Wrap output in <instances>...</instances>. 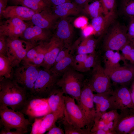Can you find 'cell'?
<instances>
[{
    "label": "cell",
    "instance_id": "1",
    "mask_svg": "<svg viewBox=\"0 0 134 134\" xmlns=\"http://www.w3.org/2000/svg\"><path fill=\"white\" fill-rule=\"evenodd\" d=\"M30 95L12 79H0V105L19 111Z\"/></svg>",
    "mask_w": 134,
    "mask_h": 134
},
{
    "label": "cell",
    "instance_id": "2",
    "mask_svg": "<svg viewBox=\"0 0 134 134\" xmlns=\"http://www.w3.org/2000/svg\"><path fill=\"white\" fill-rule=\"evenodd\" d=\"M83 75L71 67L66 71L58 81L56 85L64 94L78 101L85 81Z\"/></svg>",
    "mask_w": 134,
    "mask_h": 134
},
{
    "label": "cell",
    "instance_id": "3",
    "mask_svg": "<svg viewBox=\"0 0 134 134\" xmlns=\"http://www.w3.org/2000/svg\"><path fill=\"white\" fill-rule=\"evenodd\" d=\"M0 124L3 127L1 131H10L14 129L23 134H26L32 123L22 112L3 105H0Z\"/></svg>",
    "mask_w": 134,
    "mask_h": 134
},
{
    "label": "cell",
    "instance_id": "4",
    "mask_svg": "<svg viewBox=\"0 0 134 134\" xmlns=\"http://www.w3.org/2000/svg\"><path fill=\"white\" fill-rule=\"evenodd\" d=\"M93 92L87 82L85 81L80 98L77 101L87 121L85 129L90 134L94 124L96 113L94 106Z\"/></svg>",
    "mask_w": 134,
    "mask_h": 134
},
{
    "label": "cell",
    "instance_id": "5",
    "mask_svg": "<svg viewBox=\"0 0 134 134\" xmlns=\"http://www.w3.org/2000/svg\"><path fill=\"white\" fill-rule=\"evenodd\" d=\"M22 64L16 68L12 79L25 88L30 95H34V84L40 69L36 66Z\"/></svg>",
    "mask_w": 134,
    "mask_h": 134
},
{
    "label": "cell",
    "instance_id": "6",
    "mask_svg": "<svg viewBox=\"0 0 134 134\" xmlns=\"http://www.w3.org/2000/svg\"><path fill=\"white\" fill-rule=\"evenodd\" d=\"M91 77L87 82L93 92L97 93H107L112 95V89L111 80L97 60L93 67Z\"/></svg>",
    "mask_w": 134,
    "mask_h": 134
},
{
    "label": "cell",
    "instance_id": "7",
    "mask_svg": "<svg viewBox=\"0 0 134 134\" xmlns=\"http://www.w3.org/2000/svg\"><path fill=\"white\" fill-rule=\"evenodd\" d=\"M27 116L32 123L38 117L51 112L47 98L30 95L22 109L19 111Z\"/></svg>",
    "mask_w": 134,
    "mask_h": 134
},
{
    "label": "cell",
    "instance_id": "8",
    "mask_svg": "<svg viewBox=\"0 0 134 134\" xmlns=\"http://www.w3.org/2000/svg\"><path fill=\"white\" fill-rule=\"evenodd\" d=\"M52 73L49 70L40 69L34 84V95L47 98L57 86V83L60 78Z\"/></svg>",
    "mask_w": 134,
    "mask_h": 134
},
{
    "label": "cell",
    "instance_id": "9",
    "mask_svg": "<svg viewBox=\"0 0 134 134\" xmlns=\"http://www.w3.org/2000/svg\"><path fill=\"white\" fill-rule=\"evenodd\" d=\"M6 42V56L13 67H18L28 51L34 46L20 38H7Z\"/></svg>",
    "mask_w": 134,
    "mask_h": 134
},
{
    "label": "cell",
    "instance_id": "10",
    "mask_svg": "<svg viewBox=\"0 0 134 134\" xmlns=\"http://www.w3.org/2000/svg\"><path fill=\"white\" fill-rule=\"evenodd\" d=\"M128 29L119 24L114 25L104 39L103 47L105 50L119 51L130 41L127 35Z\"/></svg>",
    "mask_w": 134,
    "mask_h": 134
},
{
    "label": "cell",
    "instance_id": "11",
    "mask_svg": "<svg viewBox=\"0 0 134 134\" xmlns=\"http://www.w3.org/2000/svg\"><path fill=\"white\" fill-rule=\"evenodd\" d=\"M65 108L63 118L69 123L78 128L84 129L87 123L86 119L74 98L64 95Z\"/></svg>",
    "mask_w": 134,
    "mask_h": 134
},
{
    "label": "cell",
    "instance_id": "12",
    "mask_svg": "<svg viewBox=\"0 0 134 134\" xmlns=\"http://www.w3.org/2000/svg\"><path fill=\"white\" fill-rule=\"evenodd\" d=\"M32 23L20 19L12 18L0 22V35L11 39L19 38L26 29Z\"/></svg>",
    "mask_w": 134,
    "mask_h": 134
},
{
    "label": "cell",
    "instance_id": "13",
    "mask_svg": "<svg viewBox=\"0 0 134 134\" xmlns=\"http://www.w3.org/2000/svg\"><path fill=\"white\" fill-rule=\"evenodd\" d=\"M110 100L111 110L134 108L130 90L126 85H121L113 90Z\"/></svg>",
    "mask_w": 134,
    "mask_h": 134
},
{
    "label": "cell",
    "instance_id": "14",
    "mask_svg": "<svg viewBox=\"0 0 134 134\" xmlns=\"http://www.w3.org/2000/svg\"><path fill=\"white\" fill-rule=\"evenodd\" d=\"M104 70L111 81L115 83L125 85L134 80V65L125 64L123 66Z\"/></svg>",
    "mask_w": 134,
    "mask_h": 134
},
{
    "label": "cell",
    "instance_id": "15",
    "mask_svg": "<svg viewBox=\"0 0 134 134\" xmlns=\"http://www.w3.org/2000/svg\"><path fill=\"white\" fill-rule=\"evenodd\" d=\"M47 51L41 67L49 70L54 65L60 52L65 47L63 41L53 35L46 42Z\"/></svg>",
    "mask_w": 134,
    "mask_h": 134
},
{
    "label": "cell",
    "instance_id": "16",
    "mask_svg": "<svg viewBox=\"0 0 134 134\" xmlns=\"http://www.w3.org/2000/svg\"><path fill=\"white\" fill-rule=\"evenodd\" d=\"M52 36L50 31L34 26L32 23L26 29L19 38L35 46L41 42L48 41Z\"/></svg>",
    "mask_w": 134,
    "mask_h": 134
},
{
    "label": "cell",
    "instance_id": "17",
    "mask_svg": "<svg viewBox=\"0 0 134 134\" xmlns=\"http://www.w3.org/2000/svg\"><path fill=\"white\" fill-rule=\"evenodd\" d=\"M119 117L114 122L116 134H127L134 128V108L120 110Z\"/></svg>",
    "mask_w": 134,
    "mask_h": 134
},
{
    "label": "cell",
    "instance_id": "18",
    "mask_svg": "<svg viewBox=\"0 0 134 134\" xmlns=\"http://www.w3.org/2000/svg\"><path fill=\"white\" fill-rule=\"evenodd\" d=\"M59 18L50 7L35 13L30 21L34 25L50 31L54 29Z\"/></svg>",
    "mask_w": 134,
    "mask_h": 134
},
{
    "label": "cell",
    "instance_id": "19",
    "mask_svg": "<svg viewBox=\"0 0 134 134\" xmlns=\"http://www.w3.org/2000/svg\"><path fill=\"white\" fill-rule=\"evenodd\" d=\"M47 41L39 43L31 48L22 61V64L30 65L38 67H41L47 51Z\"/></svg>",
    "mask_w": 134,
    "mask_h": 134
},
{
    "label": "cell",
    "instance_id": "20",
    "mask_svg": "<svg viewBox=\"0 0 134 134\" xmlns=\"http://www.w3.org/2000/svg\"><path fill=\"white\" fill-rule=\"evenodd\" d=\"M36 13L31 9L26 7L18 5L7 6L2 12L0 18L8 19L17 18L24 21H30Z\"/></svg>",
    "mask_w": 134,
    "mask_h": 134
},
{
    "label": "cell",
    "instance_id": "21",
    "mask_svg": "<svg viewBox=\"0 0 134 134\" xmlns=\"http://www.w3.org/2000/svg\"><path fill=\"white\" fill-rule=\"evenodd\" d=\"M65 18L58 21L54 29H56L54 34L64 42L65 46H71L73 33V27L69 21Z\"/></svg>",
    "mask_w": 134,
    "mask_h": 134
},
{
    "label": "cell",
    "instance_id": "22",
    "mask_svg": "<svg viewBox=\"0 0 134 134\" xmlns=\"http://www.w3.org/2000/svg\"><path fill=\"white\" fill-rule=\"evenodd\" d=\"M64 94L62 89L57 87L47 98L51 112H60L64 114L65 102Z\"/></svg>",
    "mask_w": 134,
    "mask_h": 134
},
{
    "label": "cell",
    "instance_id": "23",
    "mask_svg": "<svg viewBox=\"0 0 134 134\" xmlns=\"http://www.w3.org/2000/svg\"><path fill=\"white\" fill-rule=\"evenodd\" d=\"M53 13L59 18H65L70 15H79L83 8L73 2H68L51 7Z\"/></svg>",
    "mask_w": 134,
    "mask_h": 134
},
{
    "label": "cell",
    "instance_id": "24",
    "mask_svg": "<svg viewBox=\"0 0 134 134\" xmlns=\"http://www.w3.org/2000/svg\"><path fill=\"white\" fill-rule=\"evenodd\" d=\"M105 51L104 56L105 69H112L115 68L120 66V62L121 60H122L125 62V60L119 51L114 52L111 50H107Z\"/></svg>",
    "mask_w": 134,
    "mask_h": 134
},
{
    "label": "cell",
    "instance_id": "25",
    "mask_svg": "<svg viewBox=\"0 0 134 134\" xmlns=\"http://www.w3.org/2000/svg\"><path fill=\"white\" fill-rule=\"evenodd\" d=\"M74 56L70 53L64 58L55 63L49 69L51 72L58 77L61 76L68 69L72 67Z\"/></svg>",
    "mask_w": 134,
    "mask_h": 134
},
{
    "label": "cell",
    "instance_id": "26",
    "mask_svg": "<svg viewBox=\"0 0 134 134\" xmlns=\"http://www.w3.org/2000/svg\"><path fill=\"white\" fill-rule=\"evenodd\" d=\"M114 19L109 16L102 15L93 18L91 25L94 32L98 35H100L104 33Z\"/></svg>",
    "mask_w": 134,
    "mask_h": 134
},
{
    "label": "cell",
    "instance_id": "27",
    "mask_svg": "<svg viewBox=\"0 0 134 134\" xmlns=\"http://www.w3.org/2000/svg\"><path fill=\"white\" fill-rule=\"evenodd\" d=\"M111 95L107 93L94 94L93 100L96 105V113L103 112L110 109Z\"/></svg>",
    "mask_w": 134,
    "mask_h": 134
},
{
    "label": "cell",
    "instance_id": "28",
    "mask_svg": "<svg viewBox=\"0 0 134 134\" xmlns=\"http://www.w3.org/2000/svg\"><path fill=\"white\" fill-rule=\"evenodd\" d=\"M20 5L31 9L36 13L51 7L48 0H24Z\"/></svg>",
    "mask_w": 134,
    "mask_h": 134
},
{
    "label": "cell",
    "instance_id": "29",
    "mask_svg": "<svg viewBox=\"0 0 134 134\" xmlns=\"http://www.w3.org/2000/svg\"><path fill=\"white\" fill-rule=\"evenodd\" d=\"M97 40L94 38L87 37L85 38L77 47V54H90L95 52Z\"/></svg>",
    "mask_w": 134,
    "mask_h": 134
},
{
    "label": "cell",
    "instance_id": "30",
    "mask_svg": "<svg viewBox=\"0 0 134 134\" xmlns=\"http://www.w3.org/2000/svg\"><path fill=\"white\" fill-rule=\"evenodd\" d=\"M13 67L6 55H0V79H12Z\"/></svg>",
    "mask_w": 134,
    "mask_h": 134
},
{
    "label": "cell",
    "instance_id": "31",
    "mask_svg": "<svg viewBox=\"0 0 134 134\" xmlns=\"http://www.w3.org/2000/svg\"><path fill=\"white\" fill-rule=\"evenodd\" d=\"M64 114L60 112H51L44 116L41 123L42 128L48 131L60 118H63Z\"/></svg>",
    "mask_w": 134,
    "mask_h": 134
},
{
    "label": "cell",
    "instance_id": "32",
    "mask_svg": "<svg viewBox=\"0 0 134 134\" xmlns=\"http://www.w3.org/2000/svg\"><path fill=\"white\" fill-rule=\"evenodd\" d=\"M83 9L93 18L104 14L103 8L100 0L86 4L83 7Z\"/></svg>",
    "mask_w": 134,
    "mask_h": 134
},
{
    "label": "cell",
    "instance_id": "33",
    "mask_svg": "<svg viewBox=\"0 0 134 134\" xmlns=\"http://www.w3.org/2000/svg\"><path fill=\"white\" fill-rule=\"evenodd\" d=\"M97 61V57L95 52L89 54L84 61L73 67L79 72L87 71L93 67Z\"/></svg>",
    "mask_w": 134,
    "mask_h": 134
},
{
    "label": "cell",
    "instance_id": "34",
    "mask_svg": "<svg viewBox=\"0 0 134 134\" xmlns=\"http://www.w3.org/2000/svg\"><path fill=\"white\" fill-rule=\"evenodd\" d=\"M62 121L65 134H90L85 128L77 127L68 122L63 118Z\"/></svg>",
    "mask_w": 134,
    "mask_h": 134
},
{
    "label": "cell",
    "instance_id": "35",
    "mask_svg": "<svg viewBox=\"0 0 134 134\" xmlns=\"http://www.w3.org/2000/svg\"><path fill=\"white\" fill-rule=\"evenodd\" d=\"M105 15L114 18L116 8V0H100Z\"/></svg>",
    "mask_w": 134,
    "mask_h": 134
},
{
    "label": "cell",
    "instance_id": "36",
    "mask_svg": "<svg viewBox=\"0 0 134 134\" xmlns=\"http://www.w3.org/2000/svg\"><path fill=\"white\" fill-rule=\"evenodd\" d=\"M117 110L116 109H112L107 112L96 113V115L106 123L111 121L115 122L118 119L119 114Z\"/></svg>",
    "mask_w": 134,
    "mask_h": 134
},
{
    "label": "cell",
    "instance_id": "37",
    "mask_svg": "<svg viewBox=\"0 0 134 134\" xmlns=\"http://www.w3.org/2000/svg\"><path fill=\"white\" fill-rule=\"evenodd\" d=\"M123 7L127 15L131 17L134 16V0H124Z\"/></svg>",
    "mask_w": 134,
    "mask_h": 134
},
{
    "label": "cell",
    "instance_id": "38",
    "mask_svg": "<svg viewBox=\"0 0 134 134\" xmlns=\"http://www.w3.org/2000/svg\"><path fill=\"white\" fill-rule=\"evenodd\" d=\"M42 118H36L32 125V128L30 134H42L47 131L42 128L41 123Z\"/></svg>",
    "mask_w": 134,
    "mask_h": 134
},
{
    "label": "cell",
    "instance_id": "39",
    "mask_svg": "<svg viewBox=\"0 0 134 134\" xmlns=\"http://www.w3.org/2000/svg\"><path fill=\"white\" fill-rule=\"evenodd\" d=\"M133 47L134 46L133 44L130 41L121 49L122 56L125 60H129L131 50Z\"/></svg>",
    "mask_w": 134,
    "mask_h": 134
},
{
    "label": "cell",
    "instance_id": "40",
    "mask_svg": "<svg viewBox=\"0 0 134 134\" xmlns=\"http://www.w3.org/2000/svg\"><path fill=\"white\" fill-rule=\"evenodd\" d=\"M72 49V47L71 46L68 47H65L59 53L55 64L62 60L71 53V51Z\"/></svg>",
    "mask_w": 134,
    "mask_h": 134
},
{
    "label": "cell",
    "instance_id": "41",
    "mask_svg": "<svg viewBox=\"0 0 134 134\" xmlns=\"http://www.w3.org/2000/svg\"><path fill=\"white\" fill-rule=\"evenodd\" d=\"M6 37L0 35V55H6Z\"/></svg>",
    "mask_w": 134,
    "mask_h": 134
},
{
    "label": "cell",
    "instance_id": "42",
    "mask_svg": "<svg viewBox=\"0 0 134 134\" xmlns=\"http://www.w3.org/2000/svg\"><path fill=\"white\" fill-rule=\"evenodd\" d=\"M88 55V54H77L74 56L72 67L83 62L86 59Z\"/></svg>",
    "mask_w": 134,
    "mask_h": 134
},
{
    "label": "cell",
    "instance_id": "43",
    "mask_svg": "<svg viewBox=\"0 0 134 134\" xmlns=\"http://www.w3.org/2000/svg\"><path fill=\"white\" fill-rule=\"evenodd\" d=\"M127 35L130 41L134 46V22H131L128 29Z\"/></svg>",
    "mask_w": 134,
    "mask_h": 134
},
{
    "label": "cell",
    "instance_id": "44",
    "mask_svg": "<svg viewBox=\"0 0 134 134\" xmlns=\"http://www.w3.org/2000/svg\"><path fill=\"white\" fill-rule=\"evenodd\" d=\"M87 22L86 18L84 17H80L75 20L74 24L76 27L80 28L84 26L87 24Z\"/></svg>",
    "mask_w": 134,
    "mask_h": 134
},
{
    "label": "cell",
    "instance_id": "45",
    "mask_svg": "<svg viewBox=\"0 0 134 134\" xmlns=\"http://www.w3.org/2000/svg\"><path fill=\"white\" fill-rule=\"evenodd\" d=\"M65 133L62 129L54 125L46 134H64Z\"/></svg>",
    "mask_w": 134,
    "mask_h": 134
},
{
    "label": "cell",
    "instance_id": "46",
    "mask_svg": "<svg viewBox=\"0 0 134 134\" xmlns=\"http://www.w3.org/2000/svg\"><path fill=\"white\" fill-rule=\"evenodd\" d=\"M51 7L56 6L62 4L71 2L72 0H48Z\"/></svg>",
    "mask_w": 134,
    "mask_h": 134
},
{
    "label": "cell",
    "instance_id": "47",
    "mask_svg": "<svg viewBox=\"0 0 134 134\" xmlns=\"http://www.w3.org/2000/svg\"><path fill=\"white\" fill-rule=\"evenodd\" d=\"M92 0H73L74 2L77 5L82 7H83Z\"/></svg>",
    "mask_w": 134,
    "mask_h": 134
},
{
    "label": "cell",
    "instance_id": "48",
    "mask_svg": "<svg viewBox=\"0 0 134 134\" xmlns=\"http://www.w3.org/2000/svg\"><path fill=\"white\" fill-rule=\"evenodd\" d=\"M8 0H0V17L3 11L7 7Z\"/></svg>",
    "mask_w": 134,
    "mask_h": 134
},
{
    "label": "cell",
    "instance_id": "49",
    "mask_svg": "<svg viewBox=\"0 0 134 134\" xmlns=\"http://www.w3.org/2000/svg\"><path fill=\"white\" fill-rule=\"evenodd\" d=\"M93 31H94L91 25V26L87 27L84 30V34L86 36H88L91 34Z\"/></svg>",
    "mask_w": 134,
    "mask_h": 134
},
{
    "label": "cell",
    "instance_id": "50",
    "mask_svg": "<svg viewBox=\"0 0 134 134\" xmlns=\"http://www.w3.org/2000/svg\"><path fill=\"white\" fill-rule=\"evenodd\" d=\"M130 90L132 102L134 108V80L132 82L131 89Z\"/></svg>",
    "mask_w": 134,
    "mask_h": 134
},
{
    "label": "cell",
    "instance_id": "51",
    "mask_svg": "<svg viewBox=\"0 0 134 134\" xmlns=\"http://www.w3.org/2000/svg\"><path fill=\"white\" fill-rule=\"evenodd\" d=\"M128 60L131 64L134 65V47L131 50Z\"/></svg>",
    "mask_w": 134,
    "mask_h": 134
},
{
    "label": "cell",
    "instance_id": "52",
    "mask_svg": "<svg viewBox=\"0 0 134 134\" xmlns=\"http://www.w3.org/2000/svg\"><path fill=\"white\" fill-rule=\"evenodd\" d=\"M0 134H23L22 133L16 130L14 131H0Z\"/></svg>",
    "mask_w": 134,
    "mask_h": 134
},
{
    "label": "cell",
    "instance_id": "53",
    "mask_svg": "<svg viewBox=\"0 0 134 134\" xmlns=\"http://www.w3.org/2000/svg\"><path fill=\"white\" fill-rule=\"evenodd\" d=\"M91 134H109L108 132L103 129H99L92 132Z\"/></svg>",
    "mask_w": 134,
    "mask_h": 134
},
{
    "label": "cell",
    "instance_id": "54",
    "mask_svg": "<svg viewBox=\"0 0 134 134\" xmlns=\"http://www.w3.org/2000/svg\"><path fill=\"white\" fill-rule=\"evenodd\" d=\"M24 0H8L9 1L14 5H20L21 2Z\"/></svg>",
    "mask_w": 134,
    "mask_h": 134
},
{
    "label": "cell",
    "instance_id": "55",
    "mask_svg": "<svg viewBox=\"0 0 134 134\" xmlns=\"http://www.w3.org/2000/svg\"><path fill=\"white\" fill-rule=\"evenodd\" d=\"M129 134H134V128L129 133Z\"/></svg>",
    "mask_w": 134,
    "mask_h": 134
},
{
    "label": "cell",
    "instance_id": "56",
    "mask_svg": "<svg viewBox=\"0 0 134 134\" xmlns=\"http://www.w3.org/2000/svg\"><path fill=\"white\" fill-rule=\"evenodd\" d=\"M131 22H134V16H133L131 17Z\"/></svg>",
    "mask_w": 134,
    "mask_h": 134
}]
</instances>
